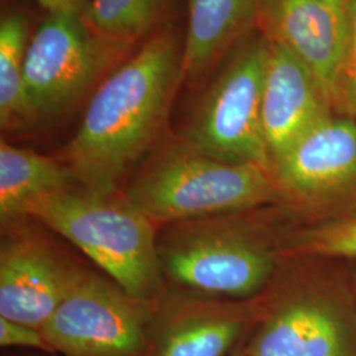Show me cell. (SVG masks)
Masks as SVG:
<instances>
[{
    "instance_id": "obj_1",
    "label": "cell",
    "mask_w": 356,
    "mask_h": 356,
    "mask_svg": "<svg viewBox=\"0 0 356 356\" xmlns=\"http://www.w3.org/2000/svg\"><path fill=\"white\" fill-rule=\"evenodd\" d=\"M182 54L176 32L165 28L103 79L66 148L67 166L81 186L116 193L151 148L184 81Z\"/></svg>"
},
{
    "instance_id": "obj_2",
    "label": "cell",
    "mask_w": 356,
    "mask_h": 356,
    "mask_svg": "<svg viewBox=\"0 0 356 356\" xmlns=\"http://www.w3.org/2000/svg\"><path fill=\"white\" fill-rule=\"evenodd\" d=\"M26 216L73 243L131 297L148 302L159 289L163 272L153 222L126 194L74 185L40 197Z\"/></svg>"
},
{
    "instance_id": "obj_3",
    "label": "cell",
    "mask_w": 356,
    "mask_h": 356,
    "mask_svg": "<svg viewBox=\"0 0 356 356\" xmlns=\"http://www.w3.org/2000/svg\"><path fill=\"white\" fill-rule=\"evenodd\" d=\"M126 197L152 222L200 219L281 200L270 172L216 160L188 144L161 154L131 182Z\"/></svg>"
},
{
    "instance_id": "obj_4",
    "label": "cell",
    "mask_w": 356,
    "mask_h": 356,
    "mask_svg": "<svg viewBox=\"0 0 356 356\" xmlns=\"http://www.w3.org/2000/svg\"><path fill=\"white\" fill-rule=\"evenodd\" d=\"M268 56L269 42L263 33L243 38L198 103L185 144L216 160L272 173L261 119Z\"/></svg>"
},
{
    "instance_id": "obj_5",
    "label": "cell",
    "mask_w": 356,
    "mask_h": 356,
    "mask_svg": "<svg viewBox=\"0 0 356 356\" xmlns=\"http://www.w3.org/2000/svg\"><path fill=\"white\" fill-rule=\"evenodd\" d=\"M128 47L98 35L83 15L48 13L26 56V95L38 120L67 111Z\"/></svg>"
},
{
    "instance_id": "obj_6",
    "label": "cell",
    "mask_w": 356,
    "mask_h": 356,
    "mask_svg": "<svg viewBox=\"0 0 356 356\" xmlns=\"http://www.w3.org/2000/svg\"><path fill=\"white\" fill-rule=\"evenodd\" d=\"M161 272L206 296L248 297L267 284L276 254L251 232L223 225H191L157 243Z\"/></svg>"
},
{
    "instance_id": "obj_7",
    "label": "cell",
    "mask_w": 356,
    "mask_h": 356,
    "mask_svg": "<svg viewBox=\"0 0 356 356\" xmlns=\"http://www.w3.org/2000/svg\"><path fill=\"white\" fill-rule=\"evenodd\" d=\"M151 319L148 302L81 273L41 331L64 356H151Z\"/></svg>"
},
{
    "instance_id": "obj_8",
    "label": "cell",
    "mask_w": 356,
    "mask_h": 356,
    "mask_svg": "<svg viewBox=\"0 0 356 356\" xmlns=\"http://www.w3.org/2000/svg\"><path fill=\"white\" fill-rule=\"evenodd\" d=\"M272 176L281 200L300 209L331 216L355 206V116L319 122L275 163Z\"/></svg>"
},
{
    "instance_id": "obj_9",
    "label": "cell",
    "mask_w": 356,
    "mask_h": 356,
    "mask_svg": "<svg viewBox=\"0 0 356 356\" xmlns=\"http://www.w3.org/2000/svg\"><path fill=\"white\" fill-rule=\"evenodd\" d=\"M245 356H356V309L329 293L284 300L260 322Z\"/></svg>"
},
{
    "instance_id": "obj_10",
    "label": "cell",
    "mask_w": 356,
    "mask_h": 356,
    "mask_svg": "<svg viewBox=\"0 0 356 356\" xmlns=\"http://www.w3.org/2000/svg\"><path fill=\"white\" fill-rule=\"evenodd\" d=\"M82 272L45 243L13 238L0 250V317L42 329Z\"/></svg>"
},
{
    "instance_id": "obj_11",
    "label": "cell",
    "mask_w": 356,
    "mask_h": 356,
    "mask_svg": "<svg viewBox=\"0 0 356 356\" xmlns=\"http://www.w3.org/2000/svg\"><path fill=\"white\" fill-rule=\"evenodd\" d=\"M268 42L261 119L273 168L296 141L335 111L318 78L284 47Z\"/></svg>"
},
{
    "instance_id": "obj_12",
    "label": "cell",
    "mask_w": 356,
    "mask_h": 356,
    "mask_svg": "<svg viewBox=\"0 0 356 356\" xmlns=\"http://www.w3.org/2000/svg\"><path fill=\"white\" fill-rule=\"evenodd\" d=\"M260 33L291 51L329 90L347 35L344 3L332 0H261Z\"/></svg>"
},
{
    "instance_id": "obj_13",
    "label": "cell",
    "mask_w": 356,
    "mask_h": 356,
    "mask_svg": "<svg viewBox=\"0 0 356 356\" xmlns=\"http://www.w3.org/2000/svg\"><path fill=\"white\" fill-rule=\"evenodd\" d=\"M261 0H189L182 76L197 79L257 24Z\"/></svg>"
},
{
    "instance_id": "obj_14",
    "label": "cell",
    "mask_w": 356,
    "mask_h": 356,
    "mask_svg": "<svg viewBox=\"0 0 356 356\" xmlns=\"http://www.w3.org/2000/svg\"><path fill=\"white\" fill-rule=\"evenodd\" d=\"M250 316L229 309H193L163 323L151 356H227Z\"/></svg>"
},
{
    "instance_id": "obj_15",
    "label": "cell",
    "mask_w": 356,
    "mask_h": 356,
    "mask_svg": "<svg viewBox=\"0 0 356 356\" xmlns=\"http://www.w3.org/2000/svg\"><path fill=\"white\" fill-rule=\"evenodd\" d=\"M79 185L74 173L40 153L0 143V219L26 216L29 204L53 191Z\"/></svg>"
},
{
    "instance_id": "obj_16",
    "label": "cell",
    "mask_w": 356,
    "mask_h": 356,
    "mask_svg": "<svg viewBox=\"0 0 356 356\" xmlns=\"http://www.w3.org/2000/svg\"><path fill=\"white\" fill-rule=\"evenodd\" d=\"M29 22L22 13H4L0 20V126L26 129L38 122L24 83Z\"/></svg>"
},
{
    "instance_id": "obj_17",
    "label": "cell",
    "mask_w": 356,
    "mask_h": 356,
    "mask_svg": "<svg viewBox=\"0 0 356 356\" xmlns=\"http://www.w3.org/2000/svg\"><path fill=\"white\" fill-rule=\"evenodd\" d=\"M172 0H90L85 20L103 38L131 45L157 26Z\"/></svg>"
},
{
    "instance_id": "obj_18",
    "label": "cell",
    "mask_w": 356,
    "mask_h": 356,
    "mask_svg": "<svg viewBox=\"0 0 356 356\" xmlns=\"http://www.w3.org/2000/svg\"><path fill=\"white\" fill-rule=\"evenodd\" d=\"M292 247L298 254L356 259V204L296 234Z\"/></svg>"
},
{
    "instance_id": "obj_19",
    "label": "cell",
    "mask_w": 356,
    "mask_h": 356,
    "mask_svg": "<svg viewBox=\"0 0 356 356\" xmlns=\"http://www.w3.org/2000/svg\"><path fill=\"white\" fill-rule=\"evenodd\" d=\"M347 35L343 54L331 86L337 114L356 118V0H346Z\"/></svg>"
},
{
    "instance_id": "obj_20",
    "label": "cell",
    "mask_w": 356,
    "mask_h": 356,
    "mask_svg": "<svg viewBox=\"0 0 356 356\" xmlns=\"http://www.w3.org/2000/svg\"><path fill=\"white\" fill-rule=\"evenodd\" d=\"M0 344L1 347H26L53 353L42 331L24 323L0 317Z\"/></svg>"
},
{
    "instance_id": "obj_21",
    "label": "cell",
    "mask_w": 356,
    "mask_h": 356,
    "mask_svg": "<svg viewBox=\"0 0 356 356\" xmlns=\"http://www.w3.org/2000/svg\"><path fill=\"white\" fill-rule=\"evenodd\" d=\"M48 13H76L85 15L90 0H35Z\"/></svg>"
},
{
    "instance_id": "obj_22",
    "label": "cell",
    "mask_w": 356,
    "mask_h": 356,
    "mask_svg": "<svg viewBox=\"0 0 356 356\" xmlns=\"http://www.w3.org/2000/svg\"><path fill=\"white\" fill-rule=\"evenodd\" d=\"M232 356H245L243 354L242 351H239V353H236V354H234Z\"/></svg>"
},
{
    "instance_id": "obj_23",
    "label": "cell",
    "mask_w": 356,
    "mask_h": 356,
    "mask_svg": "<svg viewBox=\"0 0 356 356\" xmlns=\"http://www.w3.org/2000/svg\"><path fill=\"white\" fill-rule=\"evenodd\" d=\"M332 1H337V3H344L346 0H332Z\"/></svg>"
},
{
    "instance_id": "obj_24",
    "label": "cell",
    "mask_w": 356,
    "mask_h": 356,
    "mask_svg": "<svg viewBox=\"0 0 356 356\" xmlns=\"http://www.w3.org/2000/svg\"><path fill=\"white\" fill-rule=\"evenodd\" d=\"M355 293H356V281H355Z\"/></svg>"
}]
</instances>
